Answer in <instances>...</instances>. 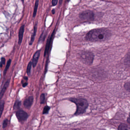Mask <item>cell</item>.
Returning <instances> with one entry per match:
<instances>
[{
  "label": "cell",
  "mask_w": 130,
  "mask_h": 130,
  "mask_svg": "<svg viewBox=\"0 0 130 130\" xmlns=\"http://www.w3.org/2000/svg\"><path fill=\"white\" fill-rule=\"evenodd\" d=\"M28 83H24L23 84V87H26L28 85Z\"/></svg>",
  "instance_id": "obj_24"
},
{
  "label": "cell",
  "mask_w": 130,
  "mask_h": 130,
  "mask_svg": "<svg viewBox=\"0 0 130 130\" xmlns=\"http://www.w3.org/2000/svg\"><path fill=\"white\" fill-rule=\"evenodd\" d=\"M52 14H54L55 13V11L54 9H53L52 10Z\"/></svg>",
  "instance_id": "obj_27"
},
{
  "label": "cell",
  "mask_w": 130,
  "mask_h": 130,
  "mask_svg": "<svg viewBox=\"0 0 130 130\" xmlns=\"http://www.w3.org/2000/svg\"><path fill=\"white\" fill-rule=\"evenodd\" d=\"M58 0H52V5L53 6H55L57 4Z\"/></svg>",
  "instance_id": "obj_23"
},
{
  "label": "cell",
  "mask_w": 130,
  "mask_h": 130,
  "mask_svg": "<svg viewBox=\"0 0 130 130\" xmlns=\"http://www.w3.org/2000/svg\"><path fill=\"white\" fill-rule=\"evenodd\" d=\"M37 24H35L34 26V31H33L32 35L31 37V40H30V42H29V45H32L34 42V41L36 35V32H37Z\"/></svg>",
  "instance_id": "obj_11"
},
{
  "label": "cell",
  "mask_w": 130,
  "mask_h": 130,
  "mask_svg": "<svg viewBox=\"0 0 130 130\" xmlns=\"http://www.w3.org/2000/svg\"><path fill=\"white\" fill-rule=\"evenodd\" d=\"M25 30V25H23L21 26L19 31V44L20 45L23 39V34Z\"/></svg>",
  "instance_id": "obj_9"
},
{
  "label": "cell",
  "mask_w": 130,
  "mask_h": 130,
  "mask_svg": "<svg viewBox=\"0 0 130 130\" xmlns=\"http://www.w3.org/2000/svg\"><path fill=\"white\" fill-rule=\"evenodd\" d=\"M16 115L19 121L21 122L26 121L28 117V113L21 109H19L18 110L16 113Z\"/></svg>",
  "instance_id": "obj_5"
},
{
  "label": "cell",
  "mask_w": 130,
  "mask_h": 130,
  "mask_svg": "<svg viewBox=\"0 0 130 130\" xmlns=\"http://www.w3.org/2000/svg\"><path fill=\"white\" fill-rule=\"evenodd\" d=\"M111 36L110 31L107 29H96L91 30L87 33L86 39L89 41H103L108 39Z\"/></svg>",
  "instance_id": "obj_1"
},
{
  "label": "cell",
  "mask_w": 130,
  "mask_h": 130,
  "mask_svg": "<svg viewBox=\"0 0 130 130\" xmlns=\"http://www.w3.org/2000/svg\"><path fill=\"white\" fill-rule=\"evenodd\" d=\"M11 62H12V60H11V59H9V60L7 61L6 66L5 70L4 71V76H5L7 72V70H8L10 66V64H11Z\"/></svg>",
  "instance_id": "obj_16"
},
{
  "label": "cell",
  "mask_w": 130,
  "mask_h": 130,
  "mask_svg": "<svg viewBox=\"0 0 130 130\" xmlns=\"http://www.w3.org/2000/svg\"><path fill=\"white\" fill-rule=\"evenodd\" d=\"M32 65V62L30 61L28 64V67L27 68V70H26V72H27V74L28 76H30V74H31V69Z\"/></svg>",
  "instance_id": "obj_17"
},
{
  "label": "cell",
  "mask_w": 130,
  "mask_h": 130,
  "mask_svg": "<svg viewBox=\"0 0 130 130\" xmlns=\"http://www.w3.org/2000/svg\"><path fill=\"white\" fill-rule=\"evenodd\" d=\"M62 1H63V0H60V2H59L60 5H61V4H62Z\"/></svg>",
  "instance_id": "obj_28"
},
{
  "label": "cell",
  "mask_w": 130,
  "mask_h": 130,
  "mask_svg": "<svg viewBox=\"0 0 130 130\" xmlns=\"http://www.w3.org/2000/svg\"><path fill=\"white\" fill-rule=\"evenodd\" d=\"M5 102L4 100L0 101V118H1L3 114V112L4 110Z\"/></svg>",
  "instance_id": "obj_12"
},
{
  "label": "cell",
  "mask_w": 130,
  "mask_h": 130,
  "mask_svg": "<svg viewBox=\"0 0 130 130\" xmlns=\"http://www.w3.org/2000/svg\"><path fill=\"white\" fill-rule=\"evenodd\" d=\"M69 100L75 103L77 109L75 115H79L86 111L89 106V103L87 100L82 98H71Z\"/></svg>",
  "instance_id": "obj_2"
},
{
  "label": "cell",
  "mask_w": 130,
  "mask_h": 130,
  "mask_svg": "<svg viewBox=\"0 0 130 130\" xmlns=\"http://www.w3.org/2000/svg\"><path fill=\"white\" fill-rule=\"evenodd\" d=\"M124 87L126 90L128 91V92L130 91V82H128L126 83L124 86Z\"/></svg>",
  "instance_id": "obj_20"
},
{
  "label": "cell",
  "mask_w": 130,
  "mask_h": 130,
  "mask_svg": "<svg viewBox=\"0 0 130 130\" xmlns=\"http://www.w3.org/2000/svg\"><path fill=\"white\" fill-rule=\"evenodd\" d=\"M118 129L119 130H129L130 128L126 124L122 123L119 126Z\"/></svg>",
  "instance_id": "obj_13"
},
{
  "label": "cell",
  "mask_w": 130,
  "mask_h": 130,
  "mask_svg": "<svg viewBox=\"0 0 130 130\" xmlns=\"http://www.w3.org/2000/svg\"><path fill=\"white\" fill-rule=\"evenodd\" d=\"M24 79H25V80H28V77L26 76H25L24 77Z\"/></svg>",
  "instance_id": "obj_26"
},
{
  "label": "cell",
  "mask_w": 130,
  "mask_h": 130,
  "mask_svg": "<svg viewBox=\"0 0 130 130\" xmlns=\"http://www.w3.org/2000/svg\"><path fill=\"white\" fill-rule=\"evenodd\" d=\"M21 105V101H20L19 100H17L13 106V109L15 110V109H19Z\"/></svg>",
  "instance_id": "obj_14"
},
{
  "label": "cell",
  "mask_w": 130,
  "mask_h": 130,
  "mask_svg": "<svg viewBox=\"0 0 130 130\" xmlns=\"http://www.w3.org/2000/svg\"><path fill=\"white\" fill-rule=\"evenodd\" d=\"M39 0H36L35 4V7H34V12L33 13V17H35L36 16L37 13V9L39 5Z\"/></svg>",
  "instance_id": "obj_15"
},
{
  "label": "cell",
  "mask_w": 130,
  "mask_h": 130,
  "mask_svg": "<svg viewBox=\"0 0 130 130\" xmlns=\"http://www.w3.org/2000/svg\"><path fill=\"white\" fill-rule=\"evenodd\" d=\"M8 120L7 119H6L4 121L3 123V128H5L6 127L8 124Z\"/></svg>",
  "instance_id": "obj_22"
},
{
  "label": "cell",
  "mask_w": 130,
  "mask_h": 130,
  "mask_svg": "<svg viewBox=\"0 0 130 130\" xmlns=\"http://www.w3.org/2000/svg\"><path fill=\"white\" fill-rule=\"evenodd\" d=\"M41 50H38L36 52L34 56H33V59H32V65L33 68L35 67L37 65V63L38 61L39 58L41 53Z\"/></svg>",
  "instance_id": "obj_7"
},
{
  "label": "cell",
  "mask_w": 130,
  "mask_h": 130,
  "mask_svg": "<svg viewBox=\"0 0 130 130\" xmlns=\"http://www.w3.org/2000/svg\"><path fill=\"white\" fill-rule=\"evenodd\" d=\"M10 79H8L7 81L5 83L3 89L1 90V92H0V101L2 100V98H3V96H4V93L6 92L7 89L9 87V85L10 83Z\"/></svg>",
  "instance_id": "obj_10"
},
{
  "label": "cell",
  "mask_w": 130,
  "mask_h": 130,
  "mask_svg": "<svg viewBox=\"0 0 130 130\" xmlns=\"http://www.w3.org/2000/svg\"><path fill=\"white\" fill-rule=\"evenodd\" d=\"M40 103L41 104H43L44 103L45 100V96L44 93H42L41 95L40 96Z\"/></svg>",
  "instance_id": "obj_19"
},
{
  "label": "cell",
  "mask_w": 130,
  "mask_h": 130,
  "mask_svg": "<svg viewBox=\"0 0 130 130\" xmlns=\"http://www.w3.org/2000/svg\"><path fill=\"white\" fill-rule=\"evenodd\" d=\"M80 19L83 20H90L94 19V14L90 10H86L79 15Z\"/></svg>",
  "instance_id": "obj_4"
},
{
  "label": "cell",
  "mask_w": 130,
  "mask_h": 130,
  "mask_svg": "<svg viewBox=\"0 0 130 130\" xmlns=\"http://www.w3.org/2000/svg\"><path fill=\"white\" fill-rule=\"evenodd\" d=\"M70 0H68V1H70Z\"/></svg>",
  "instance_id": "obj_30"
},
{
  "label": "cell",
  "mask_w": 130,
  "mask_h": 130,
  "mask_svg": "<svg viewBox=\"0 0 130 130\" xmlns=\"http://www.w3.org/2000/svg\"><path fill=\"white\" fill-rule=\"evenodd\" d=\"M50 109V107L48 106H46L44 108V110L43 111V114H47L48 113V111Z\"/></svg>",
  "instance_id": "obj_18"
},
{
  "label": "cell",
  "mask_w": 130,
  "mask_h": 130,
  "mask_svg": "<svg viewBox=\"0 0 130 130\" xmlns=\"http://www.w3.org/2000/svg\"><path fill=\"white\" fill-rule=\"evenodd\" d=\"M34 98L32 96H30L26 99L23 102V105L26 108L29 109L31 108L33 104Z\"/></svg>",
  "instance_id": "obj_6"
},
{
  "label": "cell",
  "mask_w": 130,
  "mask_h": 130,
  "mask_svg": "<svg viewBox=\"0 0 130 130\" xmlns=\"http://www.w3.org/2000/svg\"><path fill=\"white\" fill-rule=\"evenodd\" d=\"M6 62V59L2 57L1 59V61L0 62V67L2 68L3 65L5 64Z\"/></svg>",
  "instance_id": "obj_21"
},
{
  "label": "cell",
  "mask_w": 130,
  "mask_h": 130,
  "mask_svg": "<svg viewBox=\"0 0 130 130\" xmlns=\"http://www.w3.org/2000/svg\"><path fill=\"white\" fill-rule=\"evenodd\" d=\"M130 118H129V117H128V118L127 119V122L129 124H130Z\"/></svg>",
  "instance_id": "obj_25"
},
{
  "label": "cell",
  "mask_w": 130,
  "mask_h": 130,
  "mask_svg": "<svg viewBox=\"0 0 130 130\" xmlns=\"http://www.w3.org/2000/svg\"><path fill=\"white\" fill-rule=\"evenodd\" d=\"M22 1L23 3H24V0H21Z\"/></svg>",
  "instance_id": "obj_29"
},
{
  "label": "cell",
  "mask_w": 130,
  "mask_h": 130,
  "mask_svg": "<svg viewBox=\"0 0 130 130\" xmlns=\"http://www.w3.org/2000/svg\"><path fill=\"white\" fill-rule=\"evenodd\" d=\"M81 60L85 63L91 64L93 61L94 56L91 52H83L81 53L80 56Z\"/></svg>",
  "instance_id": "obj_3"
},
{
  "label": "cell",
  "mask_w": 130,
  "mask_h": 130,
  "mask_svg": "<svg viewBox=\"0 0 130 130\" xmlns=\"http://www.w3.org/2000/svg\"><path fill=\"white\" fill-rule=\"evenodd\" d=\"M55 32V29L54 30L53 33L52 34L50 38V39L48 40L47 42V44H46V47H45V51L44 55V56H45L47 54V53L48 52V51H49V48H50V47H51V44L52 42V39H53V38H54V35Z\"/></svg>",
  "instance_id": "obj_8"
}]
</instances>
